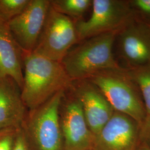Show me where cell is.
Instances as JSON below:
<instances>
[{
    "mask_svg": "<svg viewBox=\"0 0 150 150\" xmlns=\"http://www.w3.org/2000/svg\"><path fill=\"white\" fill-rule=\"evenodd\" d=\"M77 42L75 22L50 6L42 31L33 51L62 62L71 48Z\"/></svg>",
    "mask_w": 150,
    "mask_h": 150,
    "instance_id": "8992f818",
    "label": "cell"
},
{
    "mask_svg": "<svg viewBox=\"0 0 150 150\" xmlns=\"http://www.w3.org/2000/svg\"><path fill=\"white\" fill-rule=\"evenodd\" d=\"M65 91H59L42 105L30 110L23 126L38 150H62L60 108Z\"/></svg>",
    "mask_w": 150,
    "mask_h": 150,
    "instance_id": "277c9868",
    "label": "cell"
},
{
    "mask_svg": "<svg viewBox=\"0 0 150 150\" xmlns=\"http://www.w3.org/2000/svg\"><path fill=\"white\" fill-rule=\"evenodd\" d=\"M30 0H0V21L8 23L20 14Z\"/></svg>",
    "mask_w": 150,
    "mask_h": 150,
    "instance_id": "2e32d148",
    "label": "cell"
},
{
    "mask_svg": "<svg viewBox=\"0 0 150 150\" xmlns=\"http://www.w3.org/2000/svg\"><path fill=\"white\" fill-rule=\"evenodd\" d=\"M136 150H150V147L147 146V145L146 146L145 145V146H142V147L141 146H139V147L138 146V147H137Z\"/></svg>",
    "mask_w": 150,
    "mask_h": 150,
    "instance_id": "44dd1931",
    "label": "cell"
},
{
    "mask_svg": "<svg viewBox=\"0 0 150 150\" xmlns=\"http://www.w3.org/2000/svg\"><path fill=\"white\" fill-rule=\"evenodd\" d=\"M91 5V0L50 1V6L53 9L70 18L82 16Z\"/></svg>",
    "mask_w": 150,
    "mask_h": 150,
    "instance_id": "9a60e30c",
    "label": "cell"
},
{
    "mask_svg": "<svg viewBox=\"0 0 150 150\" xmlns=\"http://www.w3.org/2000/svg\"><path fill=\"white\" fill-rule=\"evenodd\" d=\"M141 127L134 120L115 111L94 138L92 150H136Z\"/></svg>",
    "mask_w": 150,
    "mask_h": 150,
    "instance_id": "ba28073f",
    "label": "cell"
},
{
    "mask_svg": "<svg viewBox=\"0 0 150 150\" xmlns=\"http://www.w3.org/2000/svg\"><path fill=\"white\" fill-rule=\"evenodd\" d=\"M118 32H108L86 39L70 50L61 63L73 82L88 80L106 71L126 70L118 64L113 54Z\"/></svg>",
    "mask_w": 150,
    "mask_h": 150,
    "instance_id": "7a4b0ae2",
    "label": "cell"
},
{
    "mask_svg": "<svg viewBox=\"0 0 150 150\" xmlns=\"http://www.w3.org/2000/svg\"><path fill=\"white\" fill-rule=\"evenodd\" d=\"M12 150H30L26 134L22 127L17 134Z\"/></svg>",
    "mask_w": 150,
    "mask_h": 150,
    "instance_id": "ac0fdd59",
    "label": "cell"
},
{
    "mask_svg": "<svg viewBox=\"0 0 150 150\" xmlns=\"http://www.w3.org/2000/svg\"><path fill=\"white\" fill-rule=\"evenodd\" d=\"M22 127L0 129V150H12L17 134Z\"/></svg>",
    "mask_w": 150,
    "mask_h": 150,
    "instance_id": "e0dca14e",
    "label": "cell"
},
{
    "mask_svg": "<svg viewBox=\"0 0 150 150\" xmlns=\"http://www.w3.org/2000/svg\"><path fill=\"white\" fill-rule=\"evenodd\" d=\"M23 53L7 23L0 21V78L12 79L21 90L23 84Z\"/></svg>",
    "mask_w": 150,
    "mask_h": 150,
    "instance_id": "4fadbf2b",
    "label": "cell"
},
{
    "mask_svg": "<svg viewBox=\"0 0 150 150\" xmlns=\"http://www.w3.org/2000/svg\"><path fill=\"white\" fill-rule=\"evenodd\" d=\"M72 88L95 137L111 118L115 111L101 91L90 81H75Z\"/></svg>",
    "mask_w": 150,
    "mask_h": 150,
    "instance_id": "30bf717a",
    "label": "cell"
},
{
    "mask_svg": "<svg viewBox=\"0 0 150 150\" xmlns=\"http://www.w3.org/2000/svg\"><path fill=\"white\" fill-rule=\"evenodd\" d=\"M50 7V1L30 0L21 12L7 23L12 36L24 52L36 47Z\"/></svg>",
    "mask_w": 150,
    "mask_h": 150,
    "instance_id": "52a82bcc",
    "label": "cell"
},
{
    "mask_svg": "<svg viewBox=\"0 0 150 150\" xmlns=\"http://www.w3.org/2000/svg\"><path fill=\"white\" fill-rule=\"evenodd\" d=\"M131 7L146 16H150V0H134L129 1Z\"/></svg>",
    "mask_w": 150,
    "mask_h": 150,
    "instance_id": "d6986e66",
    "label": "cell"
},
{
    "mask_svg": "<svg viewBox=\"0 0 150 150\" xmlns=\"http://www.w3.org/2000/svg\"><path fill=\"white\" fill-rule=\"evenodd\" d=\"M120 53L129 68L150 61V25L129 24L119 31Z\"/></svg>",
    "mask_w": 150,
    "mask_h": 150,
    "instance_id": "8fae6325",
    "label": "cell"
},
{
    "mask_svg": "<svg viewBox=\"0 0 150 150\" xmlns=\"http://www.w3.org/2000/svg\"><path fill=\"white\" fill-rule=\"evenodd\" d=\"M126 72L139 90L146 110V120L150 117V61L137 67L127 69Z\"/></svg>",
    "mask_w": 150,
    "mask_h": 150,
    "instance_id": "5bb4252c",
    "label": "cell"
},
{
    "mask_svg": "<svg viewBox=\"0 0 150 150\" xmlns=\"http://www.w3.org/2000/svg\"><path fill=\"white\" fill-rule=\"evenodd\" d=\"M60 116L62 150H92L94 135L86 122L82 107L75 95L65 103Z\"/></svg>",
    "mask_w": 150,
    "mask_h": 150,
    "instance_id": "9c48e42d",
    "label": "cell"
},
{
    "mask_svg": "<svg viewBox=\"0 0 150 150\" xmlns=\"http://www.w3.org/2000/svg\"><path fill=\"white\" fill-rule=\"evenodd\" d=\"M92 6L90 17L75 23L79 42L108 32H119L129 24L132 16L128 1L93 0Z\"/></svg>",
    "mask_w": 150,
    "mask_h": 150,
    "instance_id": "5b68a950",
    "label": "cell"
},
{
    "mask_svg": "<svg viewBox=\"0 0 150 150\" xmlns=\"http://www.w3.org/2000/svg\"><path fill=\"white\" fill-rule=\"evenodd\" d=\"M21 97L30 110L42 105L59 91L71 88L73 81L61 62L33 51L23 53Z\"/></svg>",
    "mask_w": 150,
    "mask_h": 150,
    "instance_id": "6da1fadb",
    "label": "cell"
},
{
    "mask_svg": "<svg viewBox=\"0 0 150 150\" xmlns=\"http://www.w3.org/2000/svg\"><path fill=\"white\" fill-rule=\"evenodd\" d=\"M26 107L16 82L8 77L0 78V129L22 127Z\"/></svg>",
    "mask_w": 150,
    "mask_h": 150,
    "instance_id": "7c38bea8",
    "label": "cell"
},
{
    "mask_svg": "<svg viewBox=\"0 0 150 150\" xmlns=\"http://www.w3.org/2000/svg\"><path fill=\"white\" fill-rule=\"evenodd\" d=\"M126 71H106L87 80L101 91L115 111L132 118L141 127L146 117L144 104L138 87Z\"/></svg>",
    "mask_w": 150,
    "mask_h": 150,
    "instance_id": "3957f363",
    "label": "cell"
},
{
    "mask_svg": "<svg viewBox=\"0 0 150 150\" xmlns=\"http://www.w3.org/2000/svg\"><path fill=\"white\" fill-rule=\"evenodd\" d=\"M141 134L146 140L147 143L150 145L147 146L150 147V117L145 120L143 125L141 127L140 134Z\"/></svg>",
    "mask_w": 150,
    "mask_h": 150,
    "instance_id": "ffe728a7",
    "label": "cell"
}]
</instances>
